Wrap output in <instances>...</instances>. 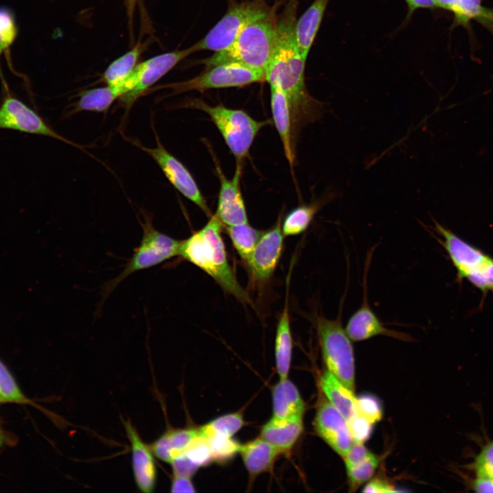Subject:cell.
Instances as JSON below:
<instances>
[{
  "label": "cell",
  "instance_id": "obj_43",
  "mask_svg": "<svg viewBox=\"0 0 493 493\" xmlns=\"http://www.w3.org/2000/svg\"><path fill=\"white\" fill-rule=\"evenodd\" d=\"M138 0H125L127 15L129 23L131 26L134 10Z\"/></svg>",
  "mask_w": 493,
  "mask_h": 493
},
{
  "label": "cell",
  "instance_id": "obj_22",
  "mask_svg": "<svg viewBox=\"0 0 493 493\" xmlns=\"http://www.w3.org/2000/svg\"><path fill=\"white\" fill-rule=\"evenodd\" d=\"M330 0H314L295 22L294 38L298 49L307 60Z\"/></svg>",
  "mask_w": 493,
  "mask_h": 493
},
{
  "label": "cell",
  "instance_id": "obj_35",
  "mask_svg": "<svg viewBox=\"0 0 493 493\" xmlns=\"http://www.w3.org/2000/svg\"><path fill=\"white\" fill-rule=\"evenodd\" d=\"M17 26L13 13L7 8L0 7V58L15 40L17 36ZM0 76L4 82L1 66Z\"/></svg>",
  "mask_w": 493,
  "mask_h": 493
},
{
  "label": "cell",
  "instance_id": "obj_16",
  "mask_svg": "<svg viewBox=\"0 0 493 493\" xmlns=\"http://www.w3.org/2000/svg\"><path fill=\"white\" fill-rule=\"evenodd\" d=\"M220 180V189L215 216L225 226L248 223L247 213L240 188L242 166L236 165L231 179L223 174L218 164L215 162Z\"/></svg>",
  "mask_w": 493,
  "mask_h": 493
},
{
  "label": "cell",
  "instance_id": "obj_31",
  "mask_svg": "<svg viewBox=\"0 0 493 493\" xmlns=\"http://www.w3.org/2000/svg\"><path fill=\"white\" fill-rule=\"evenodd\" d=\"M244 425L240 412L219 416L199 428L200 435L206 440L217 438H232Z\"/></svg>",
  "mask_w": 493,
  "mask_h": 493
},
{
  "label": "cell",
  "instance_id": "obj_44",
  "mask_svg": "<svg viewBox=\"0 0 493 493\" xmlns=\"http://www.w3.org/2000/svg\"><path fill=\"white\" fill-rule=\"evenodd\" d=\"M456 0H433L436 8L452 12Z\"/></svg>",
  "mask_w": 493,
  "mask_h": 493
},
{
  "label": "cell",
  "instance_id": "obj_9",
  "mask_svg": "<svg viewBox=\"0 0 493 493\" xmlns=\"http://www.w3.org/2000/svg\"><path fill=\"white\" fill-rule=\"evenodd\" d=\"M266 81L265 71L253 68L238 62H227L207 68L200 75L179 82L155 87V90L168 88L172 94L190 90L204 92L213 88L243 87Z\"/></svg>",
  "mask_w": 493,
  "mask_h": 493
},
{
  "label": "cell",
  "instance_id": "obj_32",
  "mask_svg": "<svg viewBox=\"0 0 493 493\" xmlns=\"http://www.w3.org/2000/svg\"><path fill=\"white\" fill-rule=\"evenodd\" d=\"M379 464V457L371 453L366 458L351 466H346L350 488L356 490L368 481Z\"/></svg>",
  "mask_w": 493,
  "mask_h": 493
},
{
  "label": "cell",
  "instance_id": "obj_27",
  "mask_svg": "<svg viewBox=\"0 0 493 493\" xmlns=\"http://www.w3.org/2000/svg\"><path fill=\"white\" fill-rule=\"evenodd\" d=\"M334 197L335 192H329L309 204L302 205L291 210L281 223L283 236H297L305 231L318 210Z\"/></svg>",
  "mask_w": 493,
  "mask_h": 493
},
{
  "label": "cell",
  "instance_id": "obj_42",
  "mask_svg": "<svg viewBox=\"0 0 493 493\" xmlns=\"http://www.w3.org/2000/svg\"><path fill=\"white\" fill-rule=\"evenodd\" d=\"M407 6V18H409L412 14L418 9H433L436 5L433 0H405Z\"/></svg>",
  "mask_w": 493,
  "mask_h": 493
},
{
  "label": "cell",
  "instance_id": "obj_21",
  "mask_svg": "<svg viewBox=\"0 0 493 493\" xmlns=\"http://www.w3.org/2000/svg\"><path fill=\"white\" fill-rule=\"evenodd\" d=\"M273 418L290 420L303 418L305 403L296 386L287 379H279L272 390Z\"/></svg>",
  "mask_w": 493,
  "mask_h": 493
},
{
  "label": "cell",
  "instance_id": "obj_24",
  "mask_svg": "<svg viewBox=\"0 0 493 493\" xmlns=\"http://www.w3.org/2000/svg\"><path fill=\"white\" fill-rule=\"evenodd\" d=\"M320 387L327 400L347 422L357 415V398L354 392L327 370L320 377Z\"/></svg>",
  "mask_w": 493,
  "mask_h": 493
},
{
  "label": "cell",
  "instance_id": "obj_28",
  "mask_svg": "<svg viewBox=\"0 0 493 493\" xmlns=\"http://www.w3.org/2000/svg\"><path fill=\"white\" fill-rule=\"evenodd\" d=\"M482 0H456L453 11V26L468 27L471 21H475L493 31V9L484 7Z\"/></svg>",
  "mask_w": 493,
  "mask_h": 493
},
{
  "label": "cell",
  "instance_id": "obj_8",
  "mask_svg": "<svg viewBox=\"0 0 493 493\" xmlns=\"http://www.w3.org/2000/svg\"><path fill=\"white\" fill-rule=\"evenodd\" d=\"M271 15L264 0L236 3L209 32L193 45L195 52L201 50L218 52L227 48L249 23Z\"/></svg>",
  "mask_w": 493,
  "mask_h": 493
},
{
  "label": "cell",
  "instance_id": "obj_38",
  "mask_svg": "<svg viewBox=\"0 0 493 493\" xmlns=\"http://www.w3.org/2000/svg\"><path fill=\"white\" fill-rule=\"evenodd\" d=\"M357 414L372 424L381 420L383 409L379 401L372 395H363L357 399Z\"/></svg>",
  "mask_w": 493,
  "mask_h": 493
},
{
  "label": "cell",
  "instance_id": "obj_19",
  "mask_svg": "<svg viewBox=\"0 0 493 493\" xmlns=\"http://www.w3.org/2000/svg\"><path fill=\"white\" fill-rule=\"evenodd\" d=\"M270 106L275 127L281 140L285 156L291 167L294 164L295 140L292 134V117L287 96L277 83H270Z\"/></svg>",
  "mask_w": 493,
  "mask_h": 493
},
{
  "label": "cell",
  "instance_id": "obj_6",
  "mask_svg": "<svg viewBox=\"0 0 493 493\" xmlns=\"http://www.w3.org/2000/svg\"><path fill=\"white\" fill-rule=\"evenodd\" d=\"M142 220H140L142 229L140 242L122 271L104 285L103 299L129 275L156 266L178 255L181 240L157 230L153 225L151 214L142 211Z\"/></svg>",
  "mask_w": 493,
  "mask_h": 493
},
{
  "label": "cell",
  "instance_id": "obj_14",
  "mask_svg": "<svg viewBox=\"0 0 493 493\" xmlns=\"http://www.w3.org/2000/svg\"><path fill=\"white\" fill-rule=\"evenodd\" d=\"M372 251L368 253L363 280L364 296L362 305L349 318L344 328L352 341L361 342L377 336H385L401 340H410L407 334L390 329L384 326L375 314L368 300L367 271L371 259Z\"/></svg>",
  "mask_w": 493,
  "mask_h": 493
},
{
  "label": "cell",
  "instance_id": "obj_36",
  "mask_svg": "<svg viewBox=\"0 0 493 493\" xmlns=\"http://www.w3.org/2000/svg\"><path fill=\"white\" fill-rule=\"evenodd\" d=\"M467 467L474 472L475 476L484 477L493 482V440L482 446Z\"/></svg>",
  "mask_w": 493,
  "mask_h": 493
},
{
  "label": "cell",
  "instance_id": "obj_29",
  "mask_svg": "<svg viewBox=\"0 0 493 493\" xmlns=\"http://www.w3.org/2000/svg\"><path fill=\"white\" fill-rule=\"evenodd\" d=\"M146 45L147 43L138 42L130 51L113 61L103 73V81L107 84H114L123 80L137 65Z\"/></svg>",
  "mask_w": 493,
  "mask_h": 493
},
{
  "label": "cell",
  "instance_id": "obj_41",
  "mask_svg": "<svg viewBox=\"0 0 493 493\" xmlns=\"http://www.w3.org/2000/svg\"><path fill=\"white\" fill-rule=\"evenodd\" d=\"M362 491L364 492L373 493H389L397 492V490H395L394 486L390 483L378 478L371 480L370 479L365 485Z\"/></svg>",
  "mask_w": 493,
  "mask_h": 493
},
{
  "label": "cell",
  "instance_id": "obj_3",
  "mask_svg": "<svg viewBox=\"0 0 493 493\" xmlns=\"http://www.w3.org/2000/svg\"><path fill=\"white\" fill-rule=\"evenodd\" d=\"M278 39V23L270 15L248 24L227 48L215 52L201 62L207 68L238 62L265 71L274 55Z\"/></svg>",
  "mask_w": 493,
  "mask_h": 493
},
{
  "label": "cell",
  "instance_id": "obj_39",
  "mask_svg": "<svg viewBox=\"0 0 493 493\" xmlns=\"http://www.w3.org/2000/svg\"><path fill=\"white\" fill-rule=\"evenodd\" d=\"M347 422L353 442L364 443L370 438L373 424L368 420L357 414Z\"/></svg>",
  "mask_w": 493,
  "mask_h": 493
},
{
  "label": "cell",
  "instance_id": "obj_18",
  "mask_svg": "<svg viewBox=\"0 0 493 493\" xmlns=\"http://www.w3.org/2000/svg\"><path fill=\"white\" fill-rule=\"evenodd\" d=\"M123 423L131 444V466L136 486L142 492H153L157 483L155 455L150 445L143 442L131 422L127 420Z\"/></svg>",
  "mask_w": 493,
  "mask_h": 493
},
{
  "label": "cell",
  "instance_id": "obj_25",
  "mask_svg": "<svg viewBox=\"0 0 493 493\" xmlns=\"http://www.w3.org/2000/svg\"><path fill=\"white\" fill-rule=\"evenodd\" d=\"M199 434V428L167 429L151 445L154 455L160 460L170 464L181 454Z\"/></svg>",
  "mask_w": 493,
  "mask_h": 493
},
{
  "label": "cell",
  "instance_id": "obj_7",
  "mask_svg": "<svg viewBox=\"0 0 493 493\" xmlns=\"http://www.w3.org/2000/svg\"><path fill=\"white\" fill-rule=\"evenodd\" d=\"M342 312L336 319L318 315L316 329L327 370L355 390V359L352 340L342 326Z\"/></svg>",
  "mask_w": 493,
  "mask_h": 493
},
{
  "label": "cell",
  "instance_id": "obj_30",
  "mask_svg": "<svg viewBox=\"0 0 493 493\" xmlns=\"http://www.w3.org/2000/svg\"><path fill=\"white\" fill-rule=\"evenodd\" d=\"M225 227L234 249L245 262L251 255L263 231L253 227L249 223Z\"/></svg>",
  "mask_w": 493,
  "mask_h": 493
},
{
  "label": "cell",
  "instance_id": "obj_11",
  "mask_svg": "<svg viewBox=\"0 0 493 493\" xmlns=\"http://www.w3.org/2000/svg\"><path fill=\"white\" fill-rule=\"evenodd\" d=\"M281 218L266 231H263L249 258L244 262L251 281L264 285L271 279L283 249Z\"/></svg>",
  "mask_w": 493,
  "mask_h": 493
},
{
  "label": "cell",
  "instance_id": "obj_15",
  "mask_svg": "<svg viewBox=\"0 0 493 493\" xmlns=\"http://www.w3.org/2000/svg\"><path fill=\"white\" fill-rule=\"evenodd\" d=\"M314 427L316 433L342 458L353 444V440L344 417L327 400L322 399L318 406Z\"/></svg>",
  "mask_w": 493,
  "mask_h": 493
},
{
  "label": "cell",
  "instance_id": "obj_20",
  "mask_svg": "<svg viewBox=\"0 0 493 493\" xmlns=\"http://www.w3.org/2000/svg\"><path fill=\"white\" fill-rule=\"evenodd\" d=\"M303 430V418L279 420L272 417L263 425L260 437L283 454L292 450Z\"/></svg>",
  "mask_w": 493,
  "mask_h": 493
},
{
  "label": "cell",
  "instance_id": "obj_13",
  "mask_svg": "<svg viewBox=\"0 0 493 493\" xmlns=\"http://www.w3.org/2000/svg\"><path fill=\"white\" fill-rule=\"evenodd\" d=\"M195 52L193 45L184 50H176L151 58L136 65L138 84L130 92L120 97L121 105L129 110L134 103L148 91L155 82L175 65Z\"/></svg>",
  "mask_w": 493,
  "mask_h": 493
},
{
  "label": "cell",
  "instance_id": "obj_4",
  "mask_svg": "<svg viewBox=\"0 0 493 493\" xmlns=\"http://www.w3.org/2000/svg\"><path fill=\"white\" fill-rule=\"evenodd\" d=\"M433 221L438 240L456 270L457 280H466L483 296L493 294V257Z\"/></svg>",
  "mask_w": 493,
  "mask_h": 493
},
{
  "label": "cell",
  "instance_id": "obj_26",
  "mask_svg": "<svg viewBox=\"0 0 493 493\" xmlns=\"http://www.w3.org/2000/svg\"><path fill=\"white\" fill-rule=\"evenodd\" d=\"M286 296L285 305L277 323L275 340V366L279 379L288 378L292 353L288 292Z\"/></svg>",
  "mask_w": 493,
  "mask_h": 493
},
{
  "label": "cell",
  "instance_id": "obj_37",
  "mask_svg": "<svg viewBox=\"0 0 493 493\" xmlns=\"http://www.w3.org/2000/svg\"><path fill=\"white\" fill-rule=\"evenodd\" d=\"M207 440L212 449L214 462H225L239 453L241 444L232 438H217Z\"/></svg>",
  "mask_w": 493,
  "mask_h": 493
},
{
  "label": "cell",
  "instance_id": "obj_12",
  "mask_svg": "<svg viewBox=\"0 0 493 493\" xmlns=\"http://www.w3.org/2000/svg\"><path fill=\"white\" fill-rule=\"evenodd\" d=\"M6 93L0 105V129L45 136L82 149L81 145L57 133L23 102L12 97L8 91Z\"/></svg>",
  "mask_w": 493,
  "mask_h": 493
},
{
  "label": "cell",
  "instance_id": "obj_2",
  "mask_svg": "<svg viewBox=\"0 0 493 493\" xmlns=\"http://www.w3.org/2000/svg\"><path fill=\"white\" fill-rule=\"evenodd\" d=\"M223 225L215 214L199 230L181 240L178 255L210 275L228 294L244 304L253 305L239 283L227 257L221 235Z\"/></svg>",
  "mask_w": 493,
  "mask_h": 493
},
{
  "label": "cell",
  "instance_id": "obj_5",
  "mask_svg": "<svg viewBox=\"0 0 493 493\" xmlns=\"http://www.w3.org/2000/svg\"><path fill=\"white\" fill-rule=\"evenodd\" d=\"M185 107L198 109L210 117L225 143L242 166L249 149L260 130L269 121H258L242 110L228 108L223 105H210L201 99L190 100Z\"/></svg>",
  "mask_w": 493,
  "mask_h": 493
},
{
  "label": "cell",
  "instance_id": "obj_34",
  "mask_svg": "<svg viewBox=\"0 0 493 493\" xmlns=\"http://www.w3.org/2000/svg\"><path fill=\"white\" fill-rule=\"evenodd\" d=\"M179 455L184 456L198 469L214 462L210 445L208 441L200 434Z\"/></svg>",
  "mask_w": 493,
  "mask_h": 493
},
{
  "label": "cell",
  "instance_id": "obj_23",
  "mask_svg": "<svg viewBox=\"0 0 493 493\" xmlns=\"http://www.w3.org/2000/svg\"><path fill=\"white\" fill-rule=\"evenodd\" d=\"M239 453L251 478L269 471L281 454L260 437L241 444Z\"/></svg>",
  "mask_w": 493,
  "mask_h": 493
},
{
  "label": "cell",
  "instance_id": "obj_17",
  "mask_svg": "<svg viewBox=\"0 0 493 493\" xmlns=\"http://www.w3.org/2000/svg\"><path fill=\"white\" fill-rule=\"evenodd\" d=\"M138 84L136 67L121 81L106 86L81 91L78 99L71 105L67 115H73L81 111L105 112L118 98L132 90Z\"/></svg>",
  "mask_w": 493,
  "mask_h": 493
},
{
  "label": "cell",
  "instance_id": "obj_40",
  "mask_svg": "<svg viewBox=\"0 0 493 493\" xmlns=\"http://www.w3.org/2000/svg\"><path fill=\"white\" fill-rule=\"evenodd\" d=\"M171 492H195L192 477L173 475L170 483Z\"/></svg>",
  "mask_w": 493,
  "mask_h": 493
},
{
  "label": "cell",
  "instance_id": "obj_10",
  "mask_svg": "<svg viewBox=\"0 0 493 493\" xmlns=\"http://www.w3.org/2000/svg\"><path fill=\"white\" fill-rule=\"evenodd\" d=\"M154 134L156 147L153 149L145 147L137 141L131 142L147 153L157 162L175 188L210 217L212 215L211 211L192 174L178 159L165 149L155 131Z\"/></svg>",
  "mask_w": 493,
  "mask_h": 493
},
{
  "label": "cell",
  "instance_id": "obj_33",
  "mask_svg": "<svg viewBox=\"0 0 493 493\" xmlns=\"http://www.w3.org/2000/svg\"><path fill=\"white\" fill-rule=\"evenodd\" d=\"M0 403H31L25 396L6 366L0 359Z\"/></svg>",
  "mask_w": 493,
  "mask_h": 493
},
{
  "label": "cell",
  "instance_id": "obj_1",
  "mask_svg": "<svg viewBox=\"0 0 493 493\" xmlns=\"http://www.w3.org/2000/svg\"><path fill=\"white\" fill-rule=\"evenodd\" d=\"M295 2L291 3L288 16L277 23V45L265 71L266 81L279 84L287 96L294 139L302 127L320 118L324 112L323 103L309 93L305 85L307 60L299 52L294 38Z\"/></svg>",
  "mask_w": 493,
  "mask_h": 493
}]
</instances>
